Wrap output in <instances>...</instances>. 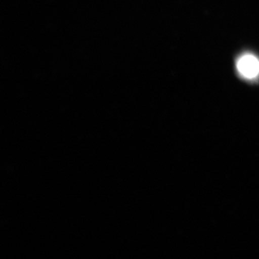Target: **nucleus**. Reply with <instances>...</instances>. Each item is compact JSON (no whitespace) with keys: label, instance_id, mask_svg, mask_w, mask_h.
Instances as JSON below:
<instances>
[{"label":"nucleus","instance_id":"obj_1","mask_svg":"<svg viewBox=\"0 0 259 259\" xmlns=\"http://www.w3.org/2000/svg\"><path fill=\"white\" fill-rule=\"evenodd\" d=\"M236 67L240 76L243 79L254 81L259 77V59L255 55H242L237 59Z\"/></svg>","mask_w":259,"mask_h":259}]
</instances>
